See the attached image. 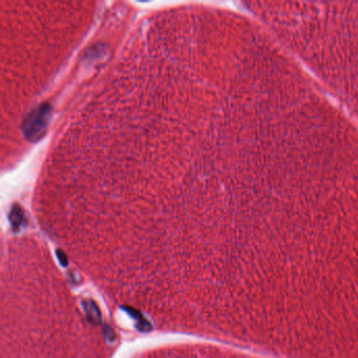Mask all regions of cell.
Listing matches in <instances>:
<instances>
[{
	"label": "cell",
	"mask_w": 358,
	"mask_h": 358,
	"mask_svg": "<svg viewBox=\"0 0 358 358\" xmlns=\"http://www.w3.org/2000/svg\"><path fill=\"white\" fill-rule=\"evenodd\" d=\"M50 117V108L48 105H41L30 113L25 123V132L29 139L34 140L39 137L48 125Z\"/></svg>",
	"instance_id": "1"
},
{
	"label": "cell",
	"mask_w": 358,
	"mask_h": 358,
	"mask_svg": "<svg viewBox=\"0 0 358 358\" xmlns=\"http://www.w3.org/2000/svg\"><path fill=\"white\" fill-rule=\"evenodd\" d=\"M83 307L85 313H87L88 320L91 324L99 325L101 323V312L96 303L90 299H87L83 301Z\"/></svg>",
	"instance_id": "2"
},
{
	"label": "cell",
	"mask_w": 358,
	"mask_h": 358,
	"mask_svg": "<svg viewBox=\"0 0 358 358\" xmlns=\"http://www.w3.org/2000/svg\"><path fill=\"white\" fill-rule=\"evenodd\" d=\"M125 310L127 311V312H128V313H129L132 317L136 318V320H137V326H138V329H140L141 331H144V332H147V331H149V330L151 329V326H150V324H149V322H147V321L145 320V318H144L141 314H140V313L138 312V311H136V310H134V309H130V308H126Z\"/></svg>",
	"instance_id": "3"
},
{
	"label": "cell",
	"mask_w": 358,
	"mask_h": 358,
	"mask_svg": "<svg viewBox=\"0 0 358 358\" xmlns=\"http://www.w3.org/2000/svg\"><path fill=\"white\" fill-rule=\"evenodd\" d=\"M11 223L12 226L15 230H18L20 228L21 225L25 222V219H23V214L21 212V210L19 209H14L13 211L11 212Z\"/></svg>",
	"instance_id": "4"
},
{
	"label": "cell",
	"mask_w": 358,
	"mask_h": 358,
	"mask_svg": "<svg viewBox=\"0 0 358 358\" xmlns=\"http://www.w3.org/2000/svg\"><path fill=\"white\" fill-rule=\"evenodd\" d=\"M103 332H104V335H105V337L108 339V340H111V341H113L114 339H115V333H114V331L110 328V327H106V326H104V328H103Z\"/></svg>",
	"instance_id": "5"
},
{
	"label": "cell",
	"mask_w": 358,
	"mask_h": 358,
	"mask_svg": "<svg viewBox=\"0 0 358 358\" xmlns=\"http://www.w3.org/2000/svg\"><path fill=\"white\" fill-rule=\"evenodd\" d=\"M57 253H58L59 260H60V262L62 264V266H66V265H67V259H66V256L64 255V253L62 252V251H58Z\"/></svg>",
	"instance_id": "6"
}]
</instances>
